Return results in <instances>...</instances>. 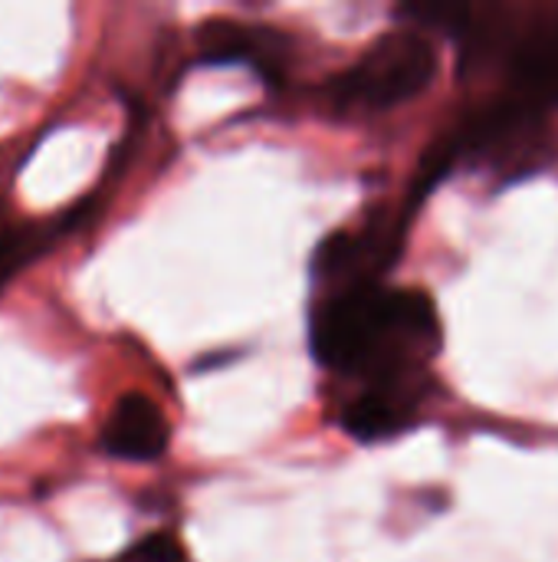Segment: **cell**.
Segmentation results:
<instances>
[{"label": "cell", "mask_w": 558, "mask_h": 562, "mask_svg": "<svg viewBox=\"0 0 558 562\" xmlns=\"http://www.w3.org/2000/svg\"><path fill=\"white\" fill-rule=\"evenodd\" d=\"M312 356L345 375L375 382L414 379L441 349V323L428 293L378 283L332 293L309 326Z\"/></svg>", "instance_id": "cell-1"}, {"label": "cell", "mask_w": 558, "mask_h": 562, "mask_svg": "<svg viewBox=\"0 0 558 562\" xmlns=\"http://www.w3.org/2000/svg\"><path fill=\"white\" fill-rule=\"evenodd\" d=\"M437 72L434 43L418 30H395L372 43L362 59L332 82V99L342 109L382 112L421 95Z\"/></svg>", "instance_id": "cell-2"}, {"label": "cell", "mask_w": 558, "mask_h": 562, "mask_svg": "<svg viewBox=\"0 0 558 562\" xmlns=\"http://www.w3.org/2000/svg\"><path fill=\"white\" fill-rule=\"evenodd\" d=\"M405 224L375 221L362 231H339L316 250V277L332 286V293L372 286L401 254Z\"/></svg>", "instance_id": "cell-3"}, {"label": "cell", "mask_w": 558, "mask_h": 562, "mask_svg": "<svg viewBox=\"0 0 558 562\" xmlns=\"http://www.w3.org/2000/svg\"><path fill=\"white\" fill-rule=\"evenodd\" d=\"M197 56L204 63H243V66L257 69L263 79L276 82L289 66L293 43L276 26L220 16V20L201 23Z\"/></svg>", "instance_id": "cell-4"}, {"label": "cell", "mask_w": 558, "mask_h": 562, "mask_svg": "<svg viewBox=\"0 0 558 562\" xmlns=\"http://www.w3.org/2000/svg\"><path fill=\"white\" fill-rule=\"evenodd\" d=\"M418 402H421V389L414 385V379L375 382L358 398L349 402L342 425L362 445L388 441V438H395L414 425Z\"/></svg>", "instance_id": "cell-5"}, {"label": "cell", "mask_w": 558, "mask_h": 562, "mask_svg": "<svg viewBox=\"0 0 558 562\" xmlns=\"http://www.w3.org/2000/svg\"><path fill=\"white\" fill-rule=\"evenodd\" d=\"M168 441L171 425L164 412L141 392L122 395L102 428V451L122 461H155L168 451Z\"/></svg>", "instance_id": "cell-6"}, {"label": "cell", "mask_w": 558, "mask_h": 562, "mask_svg": "<svg viewBox=\"0 0 558 562\" xmlns=\"http://www.w3.org/2000/svg\"><path fill=\"white\" fill-rule=\"evenodd\" d=\"M513 95L533 109L558 105V20L533 26L510 56Z\"/></svg>", "instance_id": "cell-7"}, {"label": "cell", "mask_w": 558, "mask_h": 562, "mask_svg": "<svg viewBox=\"0 0 558 562\" xmlns=\"http://www.w3.org/2000/svg\"><path fill=\"white\" fill-rule=\"evenodd\" d=\"M112 562H187V553L178 537L171 533H148L145 540L132 543L118 560Z\"/></svg>", "instance_id": "cell-8"}]
</instances>
